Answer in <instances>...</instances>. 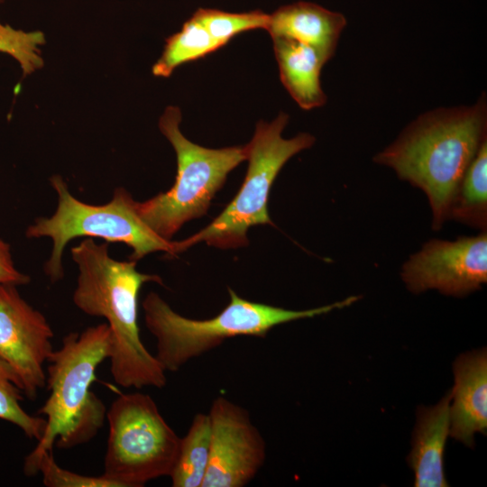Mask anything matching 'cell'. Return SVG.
Instances as JSON below:
<instances>
[{
  "instance_id": "cell-9",
  "label": "cell",
  "mask_w": 487,
  "mask_h": 487,
  "mask_svg": "<svg viewBox=\"0 0 487 487\" xmlns=\"http://www.w3.org/2000/svg\"><path fill=\"white\" fill-rule=\"evenodd\" d=\"M401 279L415 294L437 289L464 297L487 281V234L460 236L455 241L432 239L401 268Z\"/></svg>"
},
{
  "instance_id": "cell-10",
  "label": "cell",
  "mask_w": 487,
  "mask_h": 487,
  "mask_svg": "<svg viewBox=\"0 0 487 487\" xmlns=\"http://www.w3.org/2000/svg\"><path fill=\"white\" fill-rule=\"evenodd\" d=\"M53 335L44 315L23 299L16 285L0 283V359L29 400L46 386L44 363L54 351Z\"/></svg>"
},
{
  "instance_id": "cell-7",
  "label": "cell",
  "mask_w": 487,
  "mask_h": 487,
  "mask_svg": "<svg viewBox=\"0 0 487 487\" xmlns=\"http://www.w3.org/2000/svg\"><path fill=\"white\" fill-rule=\"evenodd\" d=\"M288 122L289 115L280 112L270 123H257L252 140L245 144L248 169L238 193L207 226L185 240L176 241L179 253L201 242L221 249L245 246L251 226L272 225L268 198L277 175L291 157L316 142L308 133L283 138L281 133Z\"/></svg>"
},
{
  "instance_id": "cell-1",
  "label": "cell",
  "mask_w": 487,
  "mask_h": 487,
  "mask_svg": "<svg viewBox=\"0 0 487 487\" xmlns=\"http://www.w3.org/2000/svg\"><path fill=\"white\" fill-rule=\"evenodd\" d=\"M487 141V103L439 107L420 115L373 161L427 196L432 228L447 221L451 201L468 166Z\"/></svg>"
},
{
  "instance_id": "cell-2",
  "label": "cell",
  "mask_w": 487,
  "mask_h": 487,
  "mask_svg": "<svg viewBox=\"0 0 487 487\" xmlns=\"http://www.w3.org/2000/svg\"><path fill=\"white\" fill-rule=\"evenodd\" d=\"M78 276L73 302L83 313L104 317L111 335L110 372L123 388L161 389L165 370L143 345L138 326V295L146 282L163 284L156 274L141 273L134 261H117L108 243L86 238L71 248Z\"/></svg>"
},
{
  "instance_id": "cell-14",
  "label": "cell",
  "mask_w": 487,
  "mask_h": 487,
  "mask_svg": "<svg viewBox=\"0 0 487 487\" xmlns=\"http://www.w3.org/2000/svg\"><path fill=\"white\" fill-rule=\"evenodd\" d=\"M452 390L435 406L419 407L408 457L416 487H446L444 451L450 430Z\"/></svg>"
},
{
  "instance_id": "cell-20",
  "label": "cell",
  "mask_w": 487,
  "mask_h": 487,
  "mask_svg": "<svg viewBox=\"0 0 487 487\" xmlns=\"http://www.w3.org/2000/svg\"><path fill=\"white\" fill-rule=\"evenodd\" d=\"M193 16L222 47L244 32L266 30L270 19V14L261 10L227 13L217 9L199 8Z\"/></svg>"
},
{
  "instance_id": "cell-6",
  "label": "cell",
  "mask_w": 487,
  "mask_h": 487,
  "mask_svg": "<svg viewBox=\"0 0 487 487\" xmlns=\"http://www.w3.org/2000/svg\"><path fill=\"white\" fill-rule=\"evenodd\" d=\"M180 122L176 106H167L159 120L161 133L176 152L173 186L145 201L135 200L141 219L166 240H171L185 223L206 215L227 175L247 159L245 145L210 149L192 142L180 132Z\"/></svg>"
},
{
  "instance_id": "cell-12",
  "label": "cell",
  "mask_w": 487,
  "mask_h": 487,
  "mask_svg": "<svg viewBox=\"0 0 487 487\" xmlns=\"http://www.w3.org/2000/svg\"><path fill=\"white\" fill-rule=\"evenodd\" d=\"M454 374L449 434L472 447L474 433L485 435L487 429L486 349L459 355L454 363Z\"/></svg>"
},
{
  "instance_id": "cell-19",
  "label": "cell",
  "mask_w": 487,
  "mask_h": 487,
  "mask_svg": "<svg viewBox=\"0 0 487 487\" xmlns=\"http://www.w3.org/2000/svg\"><path fill=\"white\" fill-rule=\"evenodd\" d=\"M23 393L11 367L0 359V419L18 427L25 436L37 441L46 425L44 418L32 416L22 407Z\"/></svg>"
},
{
  "instance_id": "cell-5",
  "label": "cell",
  "mask_w": 487,
  "mask_h": 487,
  "mask_svg": "<svg viewBox=\"0 0 487 487\" xmlns=\"http://www.w3.org/2000/svg\"><path fill=\"white\" fill-rule=\"evenodd\" d=\"M50 181L58 195L57 208L49 217L36 218L27 227L25 235L51 239V253L44 264V272L51 282L63 279L65 246L81 236L124 244L132 249L129 260L136 262L155 252H164L171 257L179 253L176 241L161 237L141 219L135 200L125 188H116L106 204L92 205L75 198L60 176L54 175Z\"/></svg>"
},
{
  "instance_id": "cell-22",
  "label": "cell",
  "mask_w": 487,
  "mask_h": 487,
  "mask_svg": "<svg viewBox=\"0 0 487 487\" xmlns=\"http://www.w3.org/2000/svg\"><path fill=\"white\" fill-rule=\"evenodd\" d=\"M37 471L41 473L43 484L47 487H119L103 474L82 475L60 467L54 459L53 451L44 452L41 455Z\"/></svg>"
},
{
  "instance_id": "cell-16",
  "label": "cell",
  "mask_w": 487,
  "mask_h": 487,
  "mask_svg": "<svg viewBox=\"0 0 487 487\" xmlns=\"http://www.w3.org/2000/svg\"><path fill=\"white\" fill-rule=\"evenodd\" d=\"M447 220L486 231L487 228V141L465 170L451 201Z\"/></svg>"
},
{
  "instance_id": "cell-3",
  "label": "cell",
  "mask_w": 487,
  "mask_h": 487,
  "mask_svg": "<svg viewBox=\"0 0 487 487\" xmlns=\"http://www.w3.org/2000/svg\"><path fill=\"white\" fill-rule=\"evenodd\" d=\"M111 335L108 325L71 332L62 339L48 362L46 385L50 395L37 411L44 415V432L35 448L25 457L23 473H38L37 464L44 452L72 448L93 439L106 418V408L91 391L99 364L109 358Z\"/></svg>"
},
{
  "instance_id": "cell-18",
  "label": "cell",
  "mask_w": 487,
  "mask_h": 487,
  "mask_svg": "<svg viewBox=\"0 0 487 487\" xmlns=\"http://www.w3.org/2000/svg\"><path fill=\"white\" fill-rule=\"evenodd\" d=\"M223 48L192 15L182 29L166 39L163 51L154 63L155 77L168 78L180 65L195 61Z\"/></svg>"
},
{
  "instance_id": "cell-13",
  "label": "cell",
  "mask_w": 487,
  "mask_h": 487,
  "mask_svg": "<svg viewBox=\"0 0 487 487\" xmlns=\"http://www.w3.org/2000/svg\"><path fill=\"white\" fill-rule=\"evenodd\" d=\"M345 16L317 4L297 2L270 14L266 28L271 37H286L314 48L326 63L335 55Z\"/></svg>"
},
{
  "instance_id": "cell-21",
  "label": "cell",
  "mask_w": 487,
  "mask_h": 487,
  "mask_svg": "<svg viewBox=\"0 0 487 487\" xmlns=\"http://www.w3.org/2000/svg\"><path fill=\"white\" fill-rule=\"evenodd\" d=\"M45 41L40 31L16 30L0 22V52L10 55L20 64L23 77L42 68L43 59L38 46Z\"/></svg>"
},
{
  "instance_id": "cell-17",
  "label": "cell",
  "mask_w": 487,
  "mask_h": 487,
  "mask_svg": "<svg viewBox=\"0 0 487 487\" xmlns=\"http://www.w3.org/2000/svg\"><path fill=\"white\" fill-rule=\"evenodd\" d=\"M211 424L208 414L194 416L186 436L180 438L170 474L173 487H202L209 459Z\"/></svg>"
},
{
  "instance_id": "cell-8",
  "label": "cell",
  "mask_w": 487,
  "mask_h": 487,
  "mask_svg": "<svg viewBox=\"0 0 487 487\" xmlns=\"http://www.w3.org/2000/svg\"><path fill=\"white\" fill-rule=\"evenodd\" d=\"M106 419L105 477L119 487H141L151 480L170 476L180 437L150 395H119L107 409Z\"/></svg>"
},
{
  "instance_id": "cell-24",
  "label": "cell",
  "mask_w": 487,
  "mask_h": 487,
  "mask_svg": "<svg viewBox=\"0 0 487 487\" xmlns=\"http://www.w3.org/2000/svg\"><path fill=\"white\" fill-rule=\"evenodd\" d=\"M5 0H0V4H3Z\"/></svg>"
},
{
  "instance_id": "cell-15",
  "label": "cell",
  "mask_w": 487,
  "mask_h": 487,
  "mask_svg": "<svg viewBox=\"0 0 487 487\" xmlns=\"http://www.w3.org/2000/svg\"><path fill=\"white\" fill-rule=\"evenodd\" d=\"M271 39L280 79L290 96L304 110L323 106L327 97L320 73L326 61L307 44L286 37Z\"/></svg>"
},
{
  "instance_id": "cell-11",
  "label": "cell",
  "mask_w": 487,
  "mask_h": 487,
  "mask_svg": "<svg viewBox=\"0 0 487 487\" xmlns=\"http://www.w3.org/2000/svg\"><path fill=\"white\" fill-rule=\"evenodd\" d=\"M211 424L210 459L202 487H244L263 466L266 443L249 412L224 396L207 413Z\"/></svg>"
},
{
  "instance_id": "cell-23",
  "label": "cell",
  "mask_w": 487,
  "mask_h": 487,
  "mask_svg": "<svg viewBox=\"0 0 487 487\" xmlns=\"http://www.w3.org/2000/svg\"><path fill=\"white\" fill-rule=\"evenodd\" d=\"M30 280L28 275L16 269L10 244L0 238V283L20 286L29 283Z\"/></svg>"
},
{
  "instance_id": "cell-4",
  "label": "cell",
  "mask_w": 487,
  "mask_h": 487,
  "mask_svg": "<svg viewBox=\"0 0 487 487\" xmlns=\"http://www.w3.org/2000/svg\"><path fill=\"white\" fill-rule=\"evenodd\" d=\"M230 301L216 316L192 319L181 316L157 293L142 301L145 326L156 339L155 357L165 372H177L190 360L236 336L264 338L275 326L348 307L360 296L305 310L286 309L241 298L228 288Z\"/></svg>"
}]
</instances>
